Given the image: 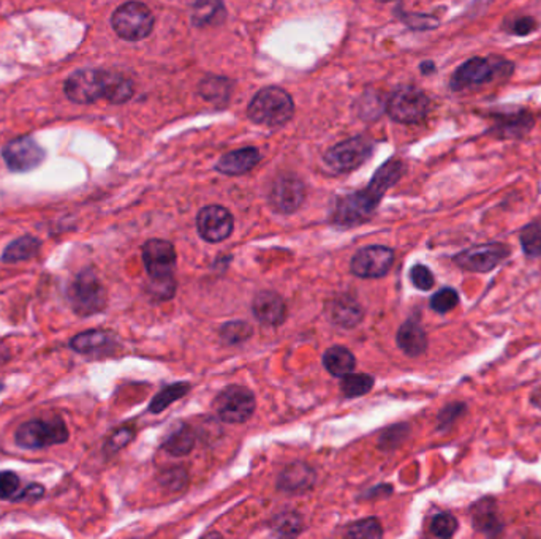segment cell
<instances>
[{"label":"cell","instance_id":"cell-1","mask_svg":"<svg viewBox=\"0 0 541 539\" xmlns=\"http://www.w3.org/2000/svg\"><path fill=\"white\" fill-rule=\"evenodd\" d=\"M67 424L57 414L26 421L15 432L16 446L23 450H46L68 442Z\"/></svg>","mask_w":541,"mask_h":539},{"label":"cell","instance_id":"cell-2","mask_svg":"<svg viewBox=\"0 0 541 539\" xmlns=\"http://www.w3.org/2000/svg\"><path fill=\"white\" fill-rule=\"evenodd\" d=\"M67 300L72 310L80 316L102 314L108 306L105 285L92 270H83L68 284Z\"/></svg>","mask_w":541,"mask_h":539},{"label":"cell","instance_id":"cell-3","mask_svg":"<svg viewBox=\"0 0 541 539\" xmlns=\"http://www.w3.org/2000/svg\"><path fill=\"white\" fill-rule=\"evenodd\" d=\"M294 113L293 100L280 87H264L256 94L248 105L250 119L266 127H280L292 119Z\"/></svg>","mask_w":541,"mask_h":539},{"label":"cell","instance_id":"cell-4","mask_svg":"<svg viewBox=\"0 0 541 539\" xmlns=\"http://www.w3.org/2000/svg\"><path fill=\"white\" fill-rule=\"evenodd\" d=\"M513 68H514L513 64L507 60L496 59V57H472V59L466 60L454 72V75L451 78L450 87L454 92L474 89L478 86H484V84L494 81L499 75H510Z\"/></svg>","mask_w":541,"mask_h":539},{"label":"cell","instance_id":"cell-5","mask_svg":"<svg viewBox=\"0 0 541 539\" xmlns=\"http://www.w3.org/2000/svg\"><path fill=\"white\" fill-rule=\"evenodd\" d=\"M384 195V192L370 182L368 188L344 196L342 200H339L336 209L332 212V224L339 226L362 225L372 217Z\"/></svg>","mask_w":541,"mask_h":539},{"label":"cell","instance_id":"cell-6","mask_svg":"<svg viewBox=\"0 0 541 539\" xmlns=\"http://www.w3.org/2000/svg\"><path fill=\"white\" fill-rule=\"evenodd\" d=\"M111 26L120 38L138 42L148 37L154 29V15L141 2H127L114 11Z\"/></svg>","mask_w":541,"mask_h":539},{"label":"cell","instance_id":"cell-7","mask_svg":"<svg viewBox=\"0 0 541 539\" xmlns=\"http://www.w3.org/2000/svg\"><path fill=\"white\" fill-rule=\"evenodd\" d=\"M255 396L244 386H228L218 394L214 408L218 418L228 424H242L255 412Z\"/></svg>","mask_w":541,"mask_h":539},{"label":"cell","instance_id":"cell-8","mask_svg":"<svg viewBox=\"0 0 541 539\" xmlns=\"http://www.w3.org/2000/svg\"><path fill=\"white\" fill-rule=\"evenodd\" d=\"M428 95L423 90L406 86L396 90L388 102V114L391 119L400 124H418L426 118L429 111Z\"/></svg>","mask_w":541,"mask_h":539},{"label":"cell","instance_id":"cell-9","mask_svg":"<svg viewBox=\"0 0 541 539\" xmlns=\"http://www.w3.org/2000/svg\"><path fill=\"white\" fill-rule=\"evenodd\" d=\"M143 262L152 284H173L176 250L171 242L148 240L143 246Z\"/></svg>","mask_w":541,"mask_h":539},{"label":"cell","instance_id":"cell-10","mask_svg":"<svg viewBox=\"0 0 541 539\" xmlns=\"http://www.w3.org/2000/svg\"><path fill=\"white\" fill-rule=\"evenodd\" d=\"M64 89L68 100L73 103H95L100 98H105V70H78L68 76Z\"/></svg>","mask_w":541,"mask_h":539},{"label":"cell","instance_id":"cell-11","mask_svg":"<svg viewBox=\"0 0 541 539\" xmlns=\"http://www.w3.org/2000/svg\"><path fill=\"white\" fill-rule=\"evenodd\" d=\"M510 254L511 250L508 246L499 244V242H489V244H481V246L462 250L461 254L453 258V262H456L461 270L483 274V272L496 270L500 262H505L510 256Z\"/></svg>","mask_w":541,"mask_h":539},{"label":"cell","instance_id":"cell-12","mask_svg":"<svg viewBox=\"0 0 541 539\" xmlns=\"http://www.w3.org/2000/svg\"><path fill=\"white\" fill-rule=\"evenodd\" d=\"M370 154H372V142L369 141L368 138L356 136L331 148L324 156V162L334 171H354L370 157Z\"/></svg>","mask_w":541,"mask_h":539},{"label":"cell","instance_id":"cell-13","mask_svg":"<svg viewBox=\"0 0 541 539\" xmlns=\"http://www.w3.org/2000/svg\"><path fill=\"white\" fill-rule=\"evenodd\" d=\"M2 157L11 171L27 172L42 165L46 154L35 140L30 136H19L4 146Z\"/></svg>","mask_w":541,"mask_h":539},{"label":"cell","instance_id":"cell-14","mask_svg":"<svg viewBox=\"0 0 541 539\" xmlns=\"http://www.w3.org/2000/svg\"><path fill=\"white\" fill-rule=\"evenodd\" d=\"M394 262V252L385 246L361 248L352 258L350 270L361 278L385 277Z\"/></svg>","mask_w":541,"mask_h":539},{"label":"cell","instance_id":"cell-15","mask_svg":"<svg viewBox=\"0 0 541 539\" xmlns=\"http://www.w3.org/2000/svg\"><path fill=\"white\" fill-rule=\"evenodd\" d=\"M196 228L206 242L217 244L233 232V216L222 206H206L198 212Z\"/></svg>","mask_w":541,"mask_h":539},{"label":"cell","instance_id":"cell-16","mask_svg":"<svg viewBox=\"0 0 541 539\" xmlns=\"http://www.w3.org/2000/svg\"><path fill=\"white\" fill-rule=\"evenodd\" d=\"M306 198V188L298 178L284 174L274 180L270 192V206L280 214H293Z\"/></svg>","mask_w":541,"mask_h":539},{"label":"cell","instance_id":"cell-17","mask_svg":"<svg viewBox=\"0 0 541 539\" xmlns=\"http://www.w3.org/2000/svg\"><path fill=\"white\" fill-rule=\"evenodd\" d=\"M492 127L489 133L499 140H516L529 133L534 127V116L526 110H505L502 113H492Z\"/></svg>","mask_w":541,"mask_h":539},{"label":"cell","instance_id":"cell-18","mask_svg":"<svg viewBox=\"0 0 541 539\" xmlns=\"http://www.w3.org/2000/svg\"><path fill=\"white\" fill-rule=\"evenodd\" d=\"M68 345L73 352L80 353V354L100 356V354L113 352L118 342L111 330H90L76 334Z\"/></svg>","mask_w":541,"mask_h":539},{"label":"cell","instance_id":"cell-19","mask_svg":"<svg viewBox=\"0 0 541 539\" xmlns=\"http://www.w3.org/2000/svg\"><path fill=\"white\" fill-rule=\"evenodd\" d=\"M252 310L256 320L266 326H280L286 322V306L282 296L274 292H260L254 300Z\"/></svg>","mask_w":541,"mask_h":539},{"label":"cell","instance_id":"cell-20","mask_svg":"<svg viewBox=\"0 0 541 539\" xmlns=\"http://www.w3.org/2000/svg\"><path fill=\"white\" fill-rule=\"evenodd\" d=\"M316 472L306 464H292L278 476V489L286 494H304L314 486Z\"/></svg>","mask_w":541,"mask_h":539},{"label":"cell","instance_id":"cell-21","mask_svg":"<svg viewBox=\"0 0 541 539\" xmlns=\"http://www.w3.org/2000/svg\"><path fill=\"white\" fill-rule=\"evenodd\" d=\"M328 316L331 322L334 323L339 328H354L362 322L364 312L360 304L348 296H340L331 300L328 306Z\"/></svg>","mask_w":541,"mask_h":539},{"label":"cell","instance_id":"cell-22","mask_svg":"<svg viewBox=\"0 0 541 539\" xmlns=\"http://www.w3.org/2000/svg\"><path fill=\"white\" fill-rule=\"evenodd\" d=\"M260 152L255 148H242V149L228 152L218 160L217 171L226 176H240L255 168L260 162Z\"/></svg>","mask_w":541,"mask_h":539},{"label":"cell","instance_id":"cell-23","mask_svg":"<svg viewBox=\"0 0 541 539\" xmlns=\"http://www.w3.org/2000/svg\"><path fill=\"white\" fill-rule=\"evenodd\" d=\"M396 342L399 348L410 358L421 356L428 348V336L420 323L415 320H408L399 328Z\"/></svg>","mask_w":541,"mask_h":539},{"label":"cell","instance_id":"cell-24","mask_svg":"<svg viewBox=\"0 0 541 539\" xmlns=\"http://www.w3.org/2000/svg\"><path fill=\"white\" fill-rule=\"evenodd\" d=\"M472 524L475 530L484 535H497L502 532V522L497 514L496 502L492 498H483L472 508Z\"/></svg>","mask_w":541,"mask_h":539},{"label":"cell","instance_id":"cell-25","mask_svg":"<svg viewBox=\"0 0 541 539\" xmlns=\"http://www.w3.org/2000/svg\"><path fill=\"white\" fill-rule=\"evenodd\" d=\"M324 366L331 375L342 378L354 372L356 368V360H354V353L348 348L336 345L324 352Z\"/></svg>","mask_w":541,"mask_h":539},{"label":"cell","instance_id":"cell-26","mask_svg":"<svg viewBox=\"0 0 541 539\" xmlns=\"http://www.w3.org/2000/svg\"><path fill=\"white\" fill-rule=\"evenodd\" d=\"M225 15L222 0H196L192 11V23L195 24L196 27H212L224 23Z\"/></svg>","mask_w":541,"mask_h":539},{"label":"cell","instance_id":"cell-27","mask_svg":"<svg viewBox=\"0 0 541 539\" xmlns=\"http://www.w3.org/2000/svg\"><path fill=\"white\" fill-rule=\"evenodd\" d=\"M42 247V240L35 236H21L18 239L11 240L8 244L4 254H2V262H27L38 255Z\"/></svg>","mask_w":541,"mask_h":539},{"label":"cell","instance_id":"cell-28","mask_svg":"<svg viewBox=\"0 0 541 539\" xmlns=\"http://www.w3.org/2000/svg\"><path fill=\"white\" fill-rule=\"evenodd\" d=\"M162 446L171 456H187L195 446V434L190 427L180 424L179 427L174 429L173 432L166 435Z\"/></svg>","mask_w":541,"mask_h":539},{"label":"cell","instance_id":"cell-29","mask_svg":"<svg viewBox=\"0 0 541 539\" xmlns=\"http://www.w3.org/2000/svg\"><path fill=\"white\" fill-rule=\"evenodd\" d=\"M133 95V83L120 73L105 72V100L111 103H126Z\"/></svg>","mask_w":541,"mask_h":539},{"label":"cell","instance_id":"cell-30","mask_svg":"<svg viewBox=\"0 0 541 539\" xmlns=\"http://www.w3.org/2000/svg\"><path fill=\"white\" fill-rule=\"evenodd\" d=\"M188 391H190V384L188 383H174V384L166 386V388L158 392L156 398L150 400L149 412L152 414H158V413L164 412L170 405H173L176 400L187 396Z\"/></svg>","mask_w":541,"mask_h":539},{"label":"cell","instance_id":"cell-31","mask_svg":"<svg viewBox=\"0 0 541 539\" xmlns=\"http://www.w3.org/2000/svg\"><path fill=\"white\" fill-rule=\"evenodd\" d=\"M374 388V378L368 374H348L342 376L340 390L347 399L366 396Z\"/></svg>","mask_w":541,"mask_h":539},{"label":"cell","instance_id":"cell-32","mask_svg":"<svg viewBox=\"0 0 541 539\" xmlns=\"http://www.w3.org/2000/svg\"><path fill=\"white\" fill-rule=\"evenodd\" d=\"M519 240L527 256L541 258V222L524 226L519 234Z\"/></svg>","mask_w":541,"mask_h":539},{"label":"cell","instance_id":"cell-33","mask_svg":"<svg viewBox=\"0 0 541 539\" xmlns=\"http://www.w3.org/2000/svg\"><path fill=\"white\" fill-rule=\"evenodd\" d=\"M272 530L278 536H296V535H300L302 532V519L294 511L280 512L272 520Z\"/></svg>","mask_w":541,"mask_h":539},{"label":"cell","instance_id":"cell-34","mask_svg":"<svg viewBox=\"0 0 541 539\" xmlns=\"http://www.w3.org/2000/svg\"><path fill=\"white\" fill-rule=\"evenodd\" d=\"M218 334L226 345H240L252 338L254 330L246 322H228L220 328Z\"/></svg>","mask_w":541,"mask_h":539},{"label":"cell","instance_id":"cell-35","mask_svg":"<svg viewBox=\"0 0 541 539\" xmlns=\"http://www.w3.org/2000/svg\"><path fill=\"white\" fill-rule=\"evenodd\" d=\"M200 94L210 102H226L230 97V81L225 78H206L200 86Z\"/></svg>","mask_w":541,"mask_h":539},{"label":"cell","instance_id":"cell-36","mask_svg":"<svg viewBox=\"0 0 541 539\" xmlns=\"http://www.w3.org/2000/svg\"><path fill=\"white\" fill-rule=\"evenodd\" d=\"M347 536L358 539H377L384 536V530H382V525L377 519L369 517V519L350 525L347 528Z\"/></svg>","mask_w":541,"mask_h":539},{"label":"cell","instance_id":"cell-37","mask_svg":"<svg viewBox=\"0 0 541 539\" xmlns=\"http://www.w3.org/2000/svg\"><path fill=\"white\" fill-rule=\"evenodd\" d=\"M458 519L451 516L450 512H442L432 519L431 533L437 538H451L458 532Z\"/></svg>","mask_w":541,"mask_h":539},{"label":"cell","instance_id":"cell-38","mask_svg":"<svg viewBox=\"0 0 541 539\" xmlns=\"http://www.w3.org/2000/svg\"><path fill=\"white\" fill-rule=\"evenodd\" d=\"M459 294L453 288H444L437 292L431 300V308L437 314H446L458 306Z\"/></svg>","mask_w":541,"mask_h":539},{"label":"cell","instance_id":"cell-39","mask_svg":"<svg viewBox=\"0 0 541 539\" xmlns=\"http://www.w3.org/2000/svg\"><path fill=\"white\" fill-rule=\"evenodd\" d=\"M21 490V480L15 472H0V500H13Z\"/></svg>","mask_w":541,"mask_h":539},{"label":"cell","instance_id":"cell-40","mask_svg":"<svg viewBox=\"0 0 541 539\" xmlns=\"http://www.w3.org/2000/svg\"><path fill=\"white\" fill-rule=\"evenodd\" d=\"M133 438H135V429L133 427H120L105 443V452H108V454L118 452L122 448H126Z\"/></svg>","mask_w":541,"mask_h":539},{"label":"cell","instance_id":"cell-41","mask_svg":"<svg viewBox=\"0 0 541 539\" xmlns=\"http://www.w3.org/2000/svg\"><path fill=\"white\" fill-rule=\"evenodd\" d=\"M410 280H412L414 286H416L421 292H429L436 285L434 274L423 264H415L414 268L410 270Z\"/></svg>","mask_w":541,"mask_h":539},{"label":"cell","instance_id":"cell-42","mask_svg":"<svg viewBox=\"0 0 541 539\" xmlns=\"http://www.w3.org/2000/svg\"><path fill=\"white\" fill-rule=\"evenodd\" d=\"M537 27H538V24L532 16H521L508 26V30L513 35L526 37V35H530L534 30H537Z\"/></svg>","mask_w":541,"mask_h":539},{"label":"cell","instance_id":"cell-43","mask_svg":"<svg viewBox=\"0 0 541 539\" xmlns=\"http://www.w3.org/2000/svg\"><path fill=\"white\" fill-rule=\"evenodd\" d=\"M464 412H466V405L464 404L448 405V406L444 408V410L440 412V414H438V429H446V427H450Z\"/></svg>","mask_w":541,"mask_h":539},{"label":"cell","instance_id":"cell-44","mask_svg":"<svg viewBox=\"0 0 541 539\" xmlns=\"http://www.w3.org/2000/svg\"><path fill=\"white\" fill-rule=\"evenodd\" d=\"M43 495H45V487L42 484H29L18 492L15 502H37Z\"/></svg>","mask_w":541,"mask_h":539},{"label":"cell","instance_id":"cell-45","mask_svg":"<svg viewBox=\"0 0 541 539\" xmlns=\"http://www.w3.org/2000/svg\"><path fill=\"white\" fill-rule=\"evenodd\" d=\"M406 21L412 29H436L437 26H438V19L434 18V16L429 15L408 16V18H406Z\"/></svg>","mask_w":541,"mask_h":539},{"label":"cell","instance_id":"cell-46","mask_svg":"<svg viewBox=\"0 0 541 539\" xmlns=\"http://www.w3.org/2000/svg\"><path fill=\"white\" fill-rule=\"evenodd\" d=\"M162 481H164L165 486L178 490V484H176L174 481H178L179 484L184 486V482L187 481V473L184 472V470H179V468H178V470H170V472H166L165 474H164V480Z\"/></svg>","mask_w":541,"mask_h":539},{"label":"cell","instance_id":"cell-47","mask_svg":"<svg viewBox=\"0 0 541 539\" xmlns=\"http://www.w3.org/2000/svg\"><path fill=\"white\" fill-rule=\"evenodd\" d=\"M421 72H423L424 75H428V73H434V72H436V65H434V62H423V64H421Z\"/></svg>","mask_w":541,"mask_h":539},{"label":"cell","instance_id":"cell-48","mask_svg":"<svg viewBox=\"0 0 541 539\" xmlns=\"http://www.w3.org/2000/svg\"><path fill=\"white\" fill-rule=\"evenodd\" d=\"M532 404L541 408V388L535 391L534 394H532Z\"/></svg>","mask_w":541,"mask_h":539},{"label":"cell","instance_id":"cell-49","mask_svg":"<svg viewBox=\"0 0 541 539\" xmlns=\"http://www.w3.org/2000/svg\"><path fill=\"white\" fill-rule=\"evenodd\" d=\"M4 390H5V384H4V383L0 382V392H4Z\"/></svg>","mask_w":541,"mask_h":539},{"label":"cell","instance_id":"cell-50","mask_svg":"<svg viewBox=\"0 0 541 539\" xmlns=\"http://www.w3.org/2000/svg\"><path fill=\"white\" fill-rule=\"evenodd\" d=\"M380 2H391V0H380Z\"/></svg>","mask_w":541,"mask_h":539}]
</instances>
